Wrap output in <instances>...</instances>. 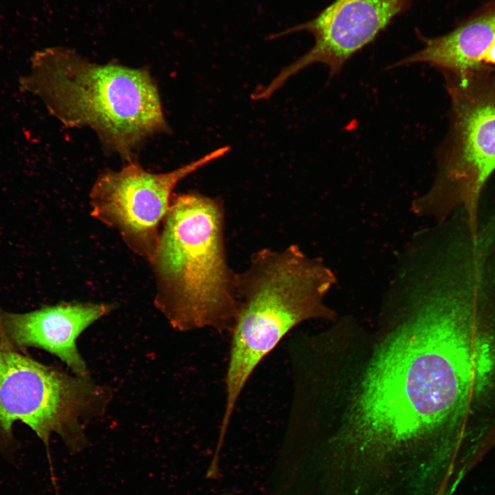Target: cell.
<instances>
[{
  "label": "cell",
  "instance_id": "obj_3",
  "mask_svg": "<svg viewBox=\"0 0 495 495\" xmlns=\"http://www.w3.org/2000/svg\"><path fill=\"white\" fill-rule=\"evenodd\" d=\"M224 224L220 199L194 191L173 195L150 264L154 303L175 329L232 328L236 273L227 261Z\"/></svg>",
  "mask_w": 495,
  "mask_h": 495
},
{
  "label": "cell",
  "instance_id": "obj_4",
  "mask_svg": "<svg viewBox=\"0 0 495 495\" xmlns=\"http://www.w3.org/2000/svg\"><path fill=\"white\" fill-rule=\"evenodd\" d=\"M335 283L332 271L297 245L281 250H259L248 268L236 274L238 311L230 330L221 432H227L252 373L292 329L310 319H335L333 311L323 302Z\"/></svg>",
  "mask_w": 495,
  "mask_h": 495
},
{
  "label": "cell",
  "instance_id": "obj_9",
  "mask_svg": "<svg viewBox=\"0 0 495 495\" xmlns=\"http://www.w3.org/2000/svg\"><path fill=\"white\" fill-rule=\"evenodd\" d=\"M113 308L107 303L72 302L22 314L0 309V343L16 350L43 349L60 358L77 375L87 377L76 340L86 328Z\"/></svg>",
  "mask_w": 495,
  "mask_h": 495
},
{
  "label": "cell",
  "instance_id": "obj_11",
  "mask_svg": "<svg viewBox=\"0 0 495 495\" xmlns=\"http://www.w3.org/2000/svg\"><path fill=\"white\" fill-rule=\"evenodd\" d=\"M227 495H230V494H227Z\"/></svg>",
  "mask_w": 495,
  "mask_h": 495
},
{
  "label": "cell",
  "instance_id": "obj_6",
  "mask_svg": "<svg viewBox=\"0 0 495 495\" xmlns=\"http://www.w3.org/2000/svg\"><path fill=\"white\" fill-rule=\"evenodd\" d=\"M106 393L87 377H73L0 343V440L10 441L12 426H29L50 454L52 433L72 454L87 446L85 421L106 405Z\"/></svg>",
  "mask_w": 495,
  "mask_h": 495
},
{
  "label": "cell",
  "instance_id": "obj_2",
  "mask_svg": "<svg viewBox=\"0 0 495 495\" xmlns=\"http://www.w3.org/2000/svg\"><path fill=\"white\" fill-rule=\"evenodd\" d=\"M19 88L37 96L68 128H88L103 148L126 163L150 138L168 133L157 84L146 68L98 64L74 50L51 47L34 53Z\"/></svg>",
  "mask_w": 495,
  "mask_h": 495
},
{
  "label": "cell",
  "instance_id": "obj_1",
  "mask_svg": "<svg viewBox=\"0 0 495 495\" xmlns=\"http://www.w3.org/2000/svg\"><path fill=\"white\" fill-rule=\"evenodd\" d=\"M363 369L346 380L336 428L360 454L456 459L468 430L473 368L456 331L417 301L384 315ZM340 388V387H338Z\"/></svg>",
  "mask_w": 495,
  "mask_h": 495
},
{
  "label": "cell",
  "instance_id": "obj_8",
  "mask_svg": "<svg viewBox=\"0 0 495 495\" xmlns=\"http://www.w3.org/2000/svg\"><path fill=\"white\" fill-rule=\"evenodd\" d=\"M412 0H333L312 19L271 36L272 38L307 31L315 38L314 46L303 56L285 67L270 82L260 89V96L270 98L292 76L311 64L328 67L331 77L345 63L373 42Z\"/></svg>",
  "mask_w": 495,
  "mask_h": 495
},
{
  "label": "cell",
  "instance_id": "obj_10",
  "mask_svg": "<svg viewBox=\"0 0 495 495\" xmlns=\"http://www.w3.org/2000/svg\"><path fill=\"white\" fill-rule=\"evenodd\" d=\"M424 47L403 58V65L424 63L443 72L460 73L483 65H495V2L450 32L436 37L419 34Z\"/></svg>",
  "mask_w": 495,
  "mask_h": 495
},
{
  "label": "cell",
  "instance_id": "obj_5",
  "mask_svg": "<svg viewBox=\"0 0 495 495\" xmlns=\"http://www.w3.org/2000/svg\"><path fill=\"white\" fill-rule=\"evenodd\" d=\"M450 122L438 153L437 173L412 211L439 221L462 210L479 217L481 195L495 170V67L443 72Z\"/></svg>",
  "mask_w": 495,
  "mask_h": 495
},
{
  "label": "cell",
  "instance_id": "obj_7",
  "mask_svg": "<svg viewBox=\"0 0 495 495\" xmlns=\"http://www.w3.org/2000/svg\"><path fill=\"white\" fill-rule=\"evenodd\" d=\"M230 150L228 146L218 148L166 173H151L136 161L104 170L90 190L91 215L116 230L131 251L150 263L176 186Z\"/></svg>",
  "mask_w": 495,
  "mask_h": 495
}]
</instances>
